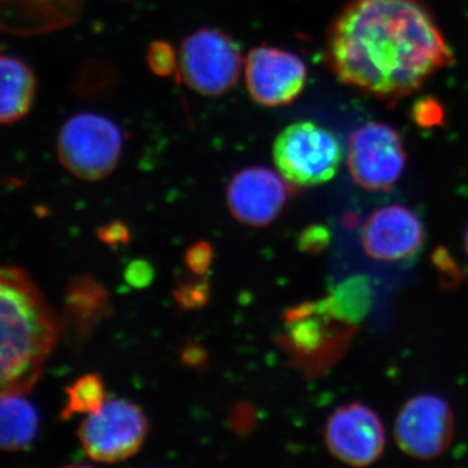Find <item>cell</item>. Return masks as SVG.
Listing matches in <instances>:
<instances>
[{
  "label": "cell",
  "mask_w": 468,
  "mask_h": 468,
  "mask_svg": "<svg viewBox=\"0 0 468 468\" xmlns=\"http://www.w3.org/2000/svg\"><path fill=\"white\" fill-rule=\"evenodd\" d=\"M344 154L335 132L311 120L285 126L272 146L277 172L294 187L319 186L331 181Z\"/></svg>",
  "instance_id": "3957f363"
},
{
  "label": "cell",
  "mask_w": 468,
  "mask_h": 468,
  "mask_svg": "<svg viewBox=\"0 0 468 468\" xmlns=\"http://www.w3.org/2000/svg\"><path fill=\"white\" fill-rule=\"evenodd\" d=\"M306 63L294 52L260 45L245 57L243 79L249 95L263 107L288 106L303 92L306 86Z\"/></svg>",
  "instance_id": "9c48e42d"
},
{
  "label": "cell",
  "mask_w": 468,
  "mask_h": 468,
  "mask_svg": "<svg viewBox=\"0 0 468 468\" xmlns=\"http://www.w3.org/2000/svg\"><path fill=\"white\" fill-rule=\"evenodd\" d=\"M153 268L144 261H135L126 270L125 277L129 284L135 288H144L153 280Z\"/></svg>",
  "instance_id": "d6986e66"
},
{
  "label": "cell",
  "mask_w": 468,
  "mask_h": 468,
  "mask_svg": "<svg viewBox=\"0 0 468 468\" xmlns=\"http://www.w3.org/2000/svg\"><path fill=\"white\" fill-rule=\"evenodd\" d=\"M292 186L272 169L261 165L239 169L228 184V208L239 223L266 227L282 214Z\"/></svg>",
  "instance_id": "8fae6325"
},
{
  "label": "cell",
  "mask_w": 468,
  "mask_h": 468,
  "mask_svg": "<svg viewBox=\"0 0 468 468\" xmlns=\"http://www.w3.org/2000/svg\"><path fill=\"white\" fill-rule=\"evenodd\" d=\"M38 430V415L32 403L20 393H2L0 402V443L3 451L27 448Z\"/></svg>",
  "instance_id": "5bb4252c"
},
{
  "label": "cell",
  "mask_w": 468,
  "mask_h": 468,
  "mask_svg": "<svg viewBox=\"0 0 468 468\" xmlns=\"http://www.w3.org/2000/svg\"><path fill=\"white\" fill-rule=\"evenodd\" d=\"M464 250H466V254L468 257V227L466 229V233H464Z\"/></svg>",
  "instance_id": "603a6c76"
},
{
  "label": "cell",
  "mask_w": 468,
  "mask_h": 468,
  "mask_svg": "<svg viewBox=\"0 0 468 468\" xmlns=\"http://www.w3.org/2000/svg\"><path fill=\"white\" fill-rule=\"evenodd\" d=\"M101 239L110 245H117V243H125L128 241L129 233L124 224L115 221L109 226L104 227L101 232Z\"/></svg>",
  "instance_id": "ffe728a7"
},
{
  "label": "cell",
  "mask_w": 468,
  "mask_h": 468,
  "mask_svg": "<svg viewBox=\"0 0 468 468\" xmlns=\"http://www.w3.org/2000/svg\"><path fill=\"white\" fill-rule=\"evenodd\" d=\"M2 393H27L57 344L58 323L32 279L16 267L0 277Z\"/></svg>",
  "instance_id": "7a4b0ae2"
},
{
  "label": "cell",
  "mask_w": 468,
  "mask_h": 468,
  "mask_svg": "<svg viewBox=\"0 0 468 468\" xmlns=\"http://www.w3.org/2000/svg\"><path fill=\"white\" fill-rule=\"evenodd\" d=\"M455 419L451 405L436 394L410 399L397 415L394 439L410 458L433 461L451 448Z\"/></svg>",
  "instance_id": "ba28073f"
},
{
  "label": "cell",
  "mask_w": 468,
  "mask_h": 468,
  "mask_svg": "<svg viewBox=\"0 0 468 468\" xmlns=\"http://www.w3.org/2000/svg\"><path fill=\"white\" fill-rule=\"evenodd\" d=\"M149 423L143 410L126 399H109L86 415L77 436L92 461L117 463L133 457L146 439Z\"/></svg>",
  "instance_id": "52a82bcc"
},
{
  "label": "cell",
  "mask_w": 468,
  "mask_h": 468,
  "mask_svg": "<svg viewBox=\"0 0 468 468\" xmlns=\"http://www.w3.org/2000/svg\"><path fill=\"white\" fill-rule=\"evenodd\" d=\"M426 101L424 103H419L418 110H415V115L417 120L421 124H431V122H439V117H441V112L439 111V107H433L432 111H427Z\"/></svg>",
  "instance_id": "7402d4cb"
},
{
  "label": "cell",
  "mask_w": 468,
  "mask_h": 468,
  "mask_svg": "<svg viewBox=\"0 0 468 468\" xmlns=\"http://www.w3.org/2000/svg\"><path fill=\"white\" fill-rule=\"evenodd\" d=\"M329 239H331V234H329L325 227L315 226L307 228L301 234V249L303 251H320L328 245Z\"/></svg>",
  "instance_id": "ac0fdd59"
},
{
  "label": "cell",
  "mask_w": 468,
  "mask_h": 468,
  "mask_svg": "<svg viewBox=\"0 0 468 468\" xmlns=\"http://www.w3.org/2000/svg\"><path fill=\"white\" fill-rule=\"evenodd\" d=\"M206 300V286L199 284L186 285L178 292V301L185 303L186 307H192V304L198 306L199 302Z\"/></svg>",
  "instance_id": "44dd1931"
},
{
  "label": "cell",
  "mask_w": 468,
  "mask_h": 468,
  "mask_svg": "<svg viewBox=\"0 0 468 468\" xmlns=\"http://www.w3.org/2000/svg\"><path fill=\"white\" fill-rule=\"evenodd\" d=\"M104 402L106 392L101 378L98 375H85L67 388V403L63 410V417L92 414L98 411Z\"/></svg>",
  "instance_id": "9a60e30c"
},
{
  "label": "cell",
  "mask_w": 468,
  "mask_h": 468,
  "mask_svg": "<svg viewBox=\"0 0 468 468\" xmlns=\"http://www.w3.org/2000/svg\"><path fill=\"white\" fill-rule=\"evenodd\" d=\"M0 81V120L3 125L15 124L32 110L38 89L36 73L23 58L3 54Z\"/></svg>",
  "instance_id": "4fadbf2b"
},
{
  "label": "cell",
  "mask_w": 468,
  "mask_h": 468,
  "mask_svg": "<svg viewBox=\"0 0 468 468\" xmlns=\"http://www.w3.org/2000/svg\"><path fill=\"white\" fill-rule=\"evenodd\" d=\"M243 67L241 48L223 30H196L178 50V75L190 90L202 97H221L232 90L243 75Z\"/></svg>",
  "instance_id": "5b68a950"
},
{
  "label": "cell",
  "mask_w": 468,
  "mask_h": 468,
  "mask_svg": "<svg viewBox=\"0 0 468 468\" xmlns=\"http://www.w3.org/2000/svg\"><path fill=\"white\" fill-rule=\"evenodd\" d=\"M324 441L332 457L347 466H371L384 452V426L367 405L349 403L326 420Z\"/></svg>",
  "instance_id": "30bf717a"
},
{
  "label": "cell",
  "mask_w": 468,
  "mask_h": 468,
  "mask_svg": "<svg viewBox=\"0 0 468 468\" xmlns=\"http://www.w3.org/2000/svg\"><path fill=\"white\" fill-rule=\"evenodd\" d=\"M124 138L112 120L95 112L70 116L58 129V162L77 178L100 181L109 177L122 159Z\"/></svg>",
  "instance_id": "277c9868"
},
{
  "label": "cell",
  "mask_w": 468,
  "mask_h": 468,
  "mask_svg": "<svg viewBox=\"0 0 468 468\" xmlns=\"http://www.w3.org/2000/svg\"><path fill=\"white\" fill-rule=\"evenodd\" d=\"M146 61L154 75L169 77L177 73L178 52H176L171 43L165 41L151 43L147 48Z\"/></svg>",
  "instance_id": "2e32d148"
},
{
  "label": "cell",
  "mask_w": 468,
  "mask_h": 468,
  "mask_svg": "<svg viewBox=\"0 0 468 468\" xmlns=\"http://www.w3.org/2000/svg\"><path fill=\"white\" fill-rule=\"evenodd\" d=\"M212 260L211 246L207 242H198L186 252V264L193 272L203 273L208 270Z\"/></svg>",
  "instance_id": "e0dca14e"
},
{
  "label": "cell",
  "mask_w": 468,
  "mask_h": 468,
  "mask_svg": "<svg viewBox=\"0 0 468 468\" xmlns=\"http://www.w3.org/2000/svg\"><path fill=\"white\" fill-rule=\"evenodd\" d=\"M116 2H128V0H116Z\"/></svg>",
  "instance_id": "cb8c5ba5"
},
{
  "label": "cell",
  "mask_w": 468,
  "mask_h": 468,
  "mask_svg": "<svg viewBox=\"0 0 468 468\" xmlns=\"http://www.w3.org/2000/svg\"><path fill=\"white\" fill-rule=\"evenodd\" d=\"M324 58L338 81L383 101L409 97L454 60L423 0H347Z\"/></svg>",
  "instance_id": "6da1fadb"
},
{
  "label": "cell",
  "mask_w": 468,
  "mask_h": 468,
  "mask_svg": "<svg viewBox=\"0 0 468 468\" xmlns=\"http://www.w3.org/2000/svg\"><path fill=\"white\" fill-rule=\"evenodd\" d=\"M423 223L411 208L388 205L375 209L360 230L363 251L371 260L396 263L415 257L424 243Z\"/></svg>",
  "instance_id": "7c38bea8"
},
{
  "label": "cell",
  "mask_w": 468,
  "mask_h": 468,
  "mask_svg": "<svg viewBox=\"0 0 468 468\" xmlns=\"http://www.w3.org/2000/svg\"><path fill=\"white\" fill-rule=\"evenodd\" d=\"M347 169L354 183L369 192H388L399 183L408 163L405 143L397 129L366 122L350 134Z\"/></svg>",
  "instance_id": "8992f818"
}]
</instances>
